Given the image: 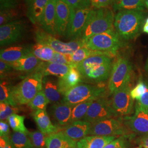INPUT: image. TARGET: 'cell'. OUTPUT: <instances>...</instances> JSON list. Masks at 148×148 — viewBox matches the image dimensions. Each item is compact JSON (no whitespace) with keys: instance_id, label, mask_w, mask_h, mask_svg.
I'll use <instances>...</instances> for the list:
<instances>
[{"instance_id":"obj_1","label":"cell","mask_w":148,"mask_h":148,"mask_svg":"<svg viewBox=\"0 0 148 148\" xmlns=\"http://www.w3.org/2000/svg\"><path fill=\"white\" fill-rule=\"evenodd\" d=\"M112 66V57L99 54L86 59L76 68L81 75L82 81L99 83L110 77Z\"/></svg>"},{"instance_id":"obj_2","label":"cell","mask_w":148,"mask_h":148,"mask_svg":"<svg viewBox=\"0 0 148 148\" xmlns=\"http://www.w3.org/2000/svg\"><path fill=\"white\" fill-rule=\"evenodd\" d=\"M143 11L123 10L115 16L114 27L117 34L123 40H130L139 34L143 25Z\"/></svg>"},{"instance_id":"obj_3","label":"cell","mask_w":148,"mask_h":148,"mask_svg":"<svg viewBox=\"0 0 148 148\" xmlns=\"http://www.w3.org/2000/svg\"><path fill=\"white\" fill-rule=\"evenodd\" d=\"M43 78L40 72L34 71L18 85L12 87V95L16 105L27 104L42 90Z\"/></svg>"},{"instance_id":"obj_4","label":"cell","mask_w":148,"mask_h":148,"mask_svg":"<svg viewBox=\"0 0 148 148\" xmlns=\"http://www.w3.org/2000/svg\"><path fill=\"white\" fill-rule=\"evenodd\" d=\"M84 47L93 51L109 53L114 56L121 47L120 37L114 27L108 31L83 40Z\"/></svg>"},{"instance_id":"obj_5","label":"cell","mask_w":148,"mask_h":148,"mask_svg":"<svg viewBox=\"0 0 148 148\" xmlns=\"http://www.w3.org/2000/svg\"><path fill=\"white\" fill-rule=\"evenodd\" d=\"M115 15L109 8L94 10L81 39L86 40L114 27Z\"/></svg>"},{"instance_id":"obj_6","label":"cell","mask_w":148,"mask_h":148,"mask_svg":"<svg viewBox=\"0 0 148 148\" xmlns=\"http://www.w3.org/2000/svg\"><path fill=\"white\" fill-rule=\"evenodd\" d=\"M106 94L103 87L79 83L64 95L61 101L74 106L84 101H95Z\"/></svg>"},{"instance_id":"obj_7","label":"cell","mask_w":148,"mask_h":148,"mask_svg":"<svg viewBox=\"0 0 148 148\" xmlns=\"http://www.w3.org/2000/svg\"><path fill=\"white\" fill-rule=\"evenodd\" d=\"M35 36L37 43L47 45L58 53L71 54L80 48L84 47V41L82 39L71 40L67 42H63L42 29L36 30Z\"/></svg>"},{"instance_id":"obj_8","label":"cell","mask_w":148,"mask_h":148,"mask_svg":"<svg viewBox=\"0 0 148 148\" xmlns=\"http://www.w3.org/2000/svg\"><path fill=\"white\" fill-rule=\"evenodd\" d=\"M132 65L127 58L122 57L117 58L112 64L108 83V89L113 94L127 82L131 81Z\"/></svg>"},{"instance_id":"obj_9","label":"cell","mask_w":148,"mask_h":148,"mask_svg":"<svg viewBox=\"0 0 148 148\" xmlns=\"http://www.w3.org/2000/svg\"><path fill=\"white\" fill-rule=\"evenodd\" d=\"M121 118H111L92 123L88 135L100 136H122L131 133Z\"/></svg>"},{"instance_id":"obj_10","label":"cell","mask_w":148,"mask_h":148,"mask_svg":"<svg viewBox=\"0 0 148 148\" xmlns=\"http://www.w3.org/2000/svg\"><path fill=\"white\" fill-rule=\"evenodd\" d=\"M118 116L119 114L113 108L111 102L102 97L92 102L83 120L94 123Z\"/></svg>"},{"instance_id":"obj_11","label":"cell","mask_w":148,"mask_h":148,"mask_svg":"<svg viewBox=\"0 0 148 148\" xmlns=\"http://www.w3.org/2000/svg\"><path fill=\"white\" fill-rule=\"evenodd\" d=\"M130 81L112 95L111 104L115 111L121 115L131 114L134 110V99L131 95Z\"/></svg>"},{"instance_id":"obj_12","label":"cell","mask_w":148,"mask_h":148,"mask_svg":"<svg viewBox=\"0 0 148 148\" xmlns=\"http://www.w3.org/2000/svg\"><path fill=\"white\" fill-rule=\"evenodd\" d=\"M134 114L123 118L127 128L132 132L140 134H148V109L140 105L137 101L134 106Z\"/></svg>"},{"instance_id":"obj_13","label":"cell","mask_w":148,"mask_h":148,"mask_svg":"<svg viewBox=\"0 0 148 148\" xmlns=\"http://www.w3.org/2000/svg\"><path fill=\"white\" fill-rule=\"evenodd\" d=\"M26 27L19 20L11 21L0 27V45L5 46L19 41L23 37Z\"/></svg>"},{"instance_id":"obj_14","label":"cell","mask_w":148,"mask_h":148,"mask_svg":"<svg viewBox=\"0 0 148 148\" xmlns=\"http://www.w3.org/2000/svg\"><path fill=\"white\" fill-rule=\"evenodd\" d=\"M75 10L65 0H56V23L58 35L66 36L74 16Z\"/></svg>"},{"instance_id":"obj_15","label":"cell","mask_w":148,"mask_h":148,"mask_svg":"<svg viewBox=\"0 0 148 148\" xmlns=\"http://www.w3.org/2000/svg\"><path fill=\"white\" fill-rule=\"evenodd\" d=\"M93 10L91 8L75 9L66 37L73 40L81 39Z\"/></svg>"},{"instance_id":"obj_16","label":"cell","mask_w":148,"mask_h":148,"mask_svg":"<svg viewBox=\"0 0 148 148\" xmlns=\"http://www.w3.org/2000/svg\"><path fill=\"white\" fill-rule=\"evenodd\" d=\"M40 25L42 29L53 36L58 35L56 23V0H49L43 12Z\"/></svg>"},{"instance_id":"obj_17","label":"cell","mask_w":148,"mask_h":148,"mask_svg":"<svg viewBox=\"0 0 148 148\" xmlns=\"http://www.w3.org/2000/svg\"><path fill=\"white\" fill-rule=\"evenodd\" d=\"M73 108V106L60 101L53 104L49 111L57 124L60 126H65L70 123Z\"/></svg>"},{"instance_id":"obj_18","label":"cell","mask_w":148,"mask_h":148,"mask_svg":"<svg viewBox=\"0 0 148 148\" xmlns=\"http://www.w3.org/2000/svg\"><path fill=\"white\" fill-rule=\"evenodd\" d=\"M91 125L92 123L85 120L77 121L64 126L62 132L75 140H79L88 135Z\"/></svg>"},{"instance_id":"obj_19","label":"cell","mask_w":148,"mask_h":148,"mask_svg":"<svg viewBox=\"0 0 148 148\" xmlns=\"http://www.w3.org/2000/svg\"><path fill=\"white\" fill-rule=\"evenodd\" d=\"M73 66V65L42 61L35 71L40 72L43 77L52 75L61 78L68 74Z\"/></svg>"},{"instance_id":"obj_20","label":"cell","mask_w":148,"mask_h":148,"mask_svg":"<svg viewBox=\"0 0 148 148\" xmlns=\"http://www.w3.org/2000/svg\"><path fill=\"white\" fill-rule=\"evenodd\" d=\"M49 0H25L27 15L34 24H40L43 12Z\"/></svg>"},{"instance_id":"obj_21","label":"cell","mask_w":148,"mask_h":148,"mask_svg":"<svg viewBox=\"0 0 148 148\" xmlns=\"http://www.w3.org/2000/svg\"><path fill=\"white\" fill-rule=\"evenodd\" d=\"M82 81V76L76 67L73 66L65 76L59 78L57 84L63 96L69 90Z\"/></svg>"},{"instance_id":"obj_22","label":"cell","mask_w":148,"mask_h":148,"mask_svg":"<svg viewBox=\"0 0 148 148\" xmlns=\"http://www.w3.org/2000/svg\"><path fill=\"white\" fill-rule=\"evenodd\" d=\"M77 148L76 140L68 137L62 131L48 134L46 148Z\"/></svg>"},{"instance_id":"obj_23","label":"cell","mask_w":148,"mask_h":148,"mask_svg":"<svg viewBox=\"0 0 148 148\" xmlns=\"http://www.w3.org/2000/svg\"><path fill=\"white\" fill-rule=\"evenodd\" d=\"M33 118L39 131L43 133L48 135L58 132V127L52 123L46 110L35 111L33 114Z\"/></svg>"},{"instance_id":"obj_24","label":"cell","mask_w":148,"mask_h":148,"mask_svg":"<svg viewBox=\"0 0 148 148\" xmlns=\"http://www.w3.org/2000/svg\"><path fill=\"white\" fill-rule=\"evenodd\" d=\"M30 53H31L30 47L21 46H11L1 49L0 59L5 62L12 63Z\"/></svg>"},{"instance_id":"obj_25","label":"cell","mask_w":148,"mask_h":148,"mask_svg":"<svg viewBox=\"0 0 148 148\" xmlns=\"http://www.w3.org/2000/svg\"><path fill=\"white\" fill-rule=\"evenodd\" d=\"M115 136H87L77 142V148H104L107 144L114 140Z\"/></svg>"},{"instance_id":"obj_26","label":"cell","mask_w":148,"mask_h":148,"mask_svg":"<svg viewBox=\"0 0 148 148\" xmlns=\"http://www.w3.org/2000/svg\"><path fill=\"white\" fill-rule=\"evenodd\" d=\"M41 62L33 54L30 53L18 61L10 64L12 68L16 71L34 72Z\"/></svg>"},{"instance_id":"obj_27","label":"cell","mask_w":148,"mask_h":148,"mask_svg":"<svg viewBox=\"0 0 148 148\" xmlns=\"http://www.w3.org/2000/svg\"><path fill=\"white\" fill-rule=\"evenodd\" d=\"M42 90L49 103L52 104L59 102L63 96L59 90L57 81L56 82L48 76L43 78Z\"/></svg>"},{"instance_id":"obj_28","label":"cell","mask_w":148,"mask_h":148,"mask_svg":"<svg viewBox=\"0 0 148 148\" xmlns=\"http://www.w3.org/2000/svg\"><path fill=\"white\" fill-rule=\"evenodd\" d=\"M145 0H116L113 5V9L115 11H143L145 8Z\"/></svg>"},{"instance_id":"obj_29","label":"cell","mask_w":148,"mask_h":148,"mask_svg":"<svg viewBox=\"0 0 148 148\" xmlns=\"http://www.w3.org/2000/svg\"><path fill=\"white\" fill-rule=\"evenodd\" d=\"M99 54H106V55L110 56L112 57H113V56H112L109 53L93 51L87 48L83 47L80 48L76 51H75L74 53L70 54V59L72 65L76 67V66L77 64L83 62L86 59L93 56L99 55Z\"/></svg>"},{"instance_id":"obj_30","label":"cell","mask_w":148,"mask_h":148,"mask_svg":"<svg viewBox=\"0 0 148 148\" xmlns=\"http://www.w3.org/2000/svg\"><path fill=\"white\" fill-rule=\"evenodd\" d=\"M30 49L31 53L42 62H49L56 52L52 48L39 43L32 45Z\"/></svg>"},{"instance_id":"obj_31","label":"cell","mask_w":148,"mask_h":148,"mask_svg":"<svg viewBox=\"0 0 148 148\" xmlns=\"http://www.w3.org/2000/svg\"><path fill=\"white\" fill-rule=\"evenodd\" d=\"M13 148H32L34 147L27 133L14 132L10 137Z\"/></svg>"},{"instance_id":"obj_32","label":"cell","mask_w":148,"mask_h":148,"mask_svg":"<svg viewBox=\"0 0 148 148\" xmlns=\"http://www.w3.org/2000/svg\"><path fill=\"white\" fill-rule=\"evenodd\" d=\"M93 101H84L74 106L72 109L70 123L83 119Z\"/></svg>"},{"instance_id":"obj_33","label":"cell","mask_w":148,"mask_h":148,"mask_svg":"<svg viewBox=\"0 0 148 148\" xmlns=\"http://www.w3.org/2000/svg\"><path fill=\"white\" fill-rule=\"evenodd\" d=\"M0 101L11 106L16 105L12 95V87L7 81L1 80Z\"/></svg>"},{"instance_id":"obj_34","label":"cell","mask_w":148,"mask_h":148,"mask_svg":"<svg viewBox=\"0 0 148 148\" xmlns=\"http://www.w3.org/2000/svg\"><path fill=\"white\" fill-rule=\"evenodd\" d=\"M49 103V101L42 90L27 104V106L35 111L38 110H46V107Z\"/></svg>"},{"instance_id":"obj_35","label":"cell","mask_w":148,"mask_h":148,"mask_svg":"<svg viewBox=\"0 0 148 148\" xmlns=\"http://www.w3.org/2000/svg\"><path fill=\"white\" fill-rule=\"evenodd\" d=\"M25 119V117L24 116L15 114L9 117L7 120L10 127L14 132H20L27 134L29 131L24 125Z\"/></svg>"},{"instance_id":"obj_36","label":"cell","mask_w":148,"mask_h":148,"mask_svg":"<svg viewBox=\"0 0 148 148\" xmlns=\"http://www.w3.org/2000/svg\"><path fill=\"white\" fill-rule=\"evenodd\" d=\"M27 134L30 138L34 147L46 148L47 134L43 133L40 131L29 132Z\"/></svg>"},{"instance_id":"obj_37","label":"cell","mask_w":148,"mask_h":148,"mask_svg":"<svg viewBox=\"0 0 148 148\" xmlns=\"http://www.w3.org/2000/svg\"><path fill=\"white\" fill-rule=\"evenodd\" d=\"M134 137L135 134L132 133L120 136L107 144L104 148H128L131 140Z\"/></svg>"},{"instance_id":"obj_38","label":"cell","mask_w":148,"mask_h":148,"mask_svg":"<svg viewBox=\"0 0 148 148\" xmlns=\"http://www.w3.org/2000/svg\"><path fill=\"white\" fill-rule=\"evenodd\" d=\"M18 13L16 8L1 9L0 11V25L2 26L16 21Z\"/></svg>"},{"instance_id":"obj_39","label":"cell","mask_w":148,"mask_h":148,"mask_svg":"<svg viewBox=\"0 0 148 148\" xmlns=\"http://www.w3.org/2000/svg\"><path fill=\"white\" fill-rule=\"evenodd\" d=\"M19 109L17 106H11L5 103H0V119L1 121L8 120L11 115L18 113Z\"/></svg>"},{"instance_id":"obj_40","label":"cell","mask_w":148,"mask_h":148,"mask_svg":"<svg viewBox=\"0 0 148 148\" xmlns=\"http://www.w3.org/2000/svg\"><path fill=\"white\" fill-rule=\"evenodd\" d=\"M148 86L143 82H139L131 90V95L133 99L137 100L146 92Z\"/></svg>"},{"instance_id":"obj_41","label":"cell","mask_w":148,"mask_h":148,"mask_svg":"<svg viewBox=\"0 0 148 148\" xmlns=\"http://www.w3.org/2000/svg\"><path fill=\"white\" fill-rule=\"evenodd\" d=\"M70 54H65L63 53L55 52L52 59L48 62L72 65L70 59Z\"/></svg>"},{"instance_id":"obj_42","label":"cell","mask_w":148,"mask_h":148,"mask_svg":"<svg viewBox=\"0 0 148 148\" xmlns=\"http://www.w3.org/2000/svg\"><path fill=\"white\" fill-rule=\"evenodd\" d=\"M91 6L96 10L108 8L114 5L116 0H90Z\"/></svg>"},{"instance_id":"obj_43","label":"cell","mask_w":148,"mask_h":148,"mask_svg":"<svg viewBox=\"0 0 148 148\" xmlns=\"http://www.w3.org/2000/svg\"><path fill=\"white\" fill-rule=\"evenodd\" d=\"M75 9H84L90 8V0H65Z\"/></svg>"},{"instance_id":"obj_44","label":"cell","mask_w":148,"mask_h":148,"mask_svg":"<svg viewBox=\"0 0 148 148\" xmlns=\"http://www.w3.org/2000/svg\"><path fill=\"white\" fill-rule=\"evenodd\" d=\"M13 68L11 66V64L5 62L3 60H0V76L1 79L4 78L7 74L10 73Z\"/></svg>"},{"instance_id":"obj_45","label":"cell","mask_w":148,"mask_h":148,"mask_svg":"<svg viewBox=\"0 0 148 148\" xmlns=\"http://www.w3.org/2000/svg\"><path fill=\"white\" fill-rule=\"evenodd\" d=\"M19 0H0V10L5 8H16Z\"/></svg>"},{"instance_id":"obj_46","label":"cell","mask_w":148,"mask_h":148,"mask_svg":"<svg viewBox=\"0 0 148 148\" xmlns=\"http://www.w3.org/2000/svg\"><path fill=\"white\" fill-rule=\"evenodd\" d=\"M135 142L142 148H148V134L141 135L135 140Z\"/></svg>"},{"instance_id":"obj_47","label":"cell","mask_w":148,"mask_h":148,"mask_svg":"<svg viewBox=\"0 0 148 148\" xmlns=\"http://www.w3.org/2000/svg\"><path fill=\"white\" fill-rule=\"evenodd\" d=\"M9 125L6 122L1 121L0 122V136H8L10 131Z\"/></svg>"},{"instance_id":"obj_48","label":"cell","mask_w":148,"mask_h":148,"mask_svg":"<svg viewBox=\"0 0 148 148\" xmlns=\"http://www.w3.org/2000/svg\"><path fill=\"white\" fill-rule=\"evenodd\" d=\"M0 148H13L8 136H2L0 137Z\"/></svg>"},{"instance_id":"obj_49","label":"cell","mask_w":148,"mask_h":148,"mask_svg":"<svg viewBox=\"0 0 148 148\" xmlns=\"http://www.w3.org/2000/svg\"><path fill=\"white\" fill-rule=\"evenodd\" d=\"M137 101L140 105L148 109V87L146 92Z\"/></svg>"},{"instance_id":"obj_50","label":"cell","mask_w":148,"mask_h":148,"mask_svg":"<svg viewBox=\"0 0 148 148\" xmlns=\"http://www.w3.org/2000/svg\"><path fill=\"white\" fill-rule=\"evenodd\" d=\"M143 31L144 32L148 34V24L145 23L143 27Z\"/></svg>"},{"instance_id":"obj_51","label":"cell","mask_w":148,"mask_h":148,"mask_svg":"<svg viewBox=\"0 0 148 148\" xmlns=\"http://www.w3.org/2000/svg\"><path fill=\"white\" fill-rule=\"evenodd\" d=\"M145 70L147 71V72L148 73V58L146 63V65H145Z\"/></svg>"},{"instance_id":"obj_52","label":"cell","mask_w":148,"mask_h":148,"mask_svg":"<svg viewBox=\"0 0 148 148\" xmlns=\"http://www.w3.org/2000/svg\"><path fill=\"white\" fill-rule=\"evenodd\" d=\"M145 8L148 10V0H145Z\"/></svg>"},{"instance_id":"obj_53","label":"cell","mask_w":148,"mask_h":148,"mask_svg":"<svg viewBox=\"0 0 148 148\" xmlns=\"http://www.w3.org/2000/svg\"><path fill=\"white\" fill-rule=\"evenodd\" d=\"M145 23H146V24H148V18L146 19V21H145Z\"/></svg>"},{"instance_id":"obj_54","label":"cell","mask_w":148,"mask_h":148,"mask_svg":"<svg viewBox=\"0 0 148 148\" xmlns=\"http://www.w3.org/2000/svg\"><path fill=\"white\" fill-rule=\"evenodd\" d=\"M142 148V147H137V148Z\"/></svg>"},{"instance_id":"obj_55","label":"cell","mask_w":148,"mask_h":148,"mask_svg":"<svg viewBox=\"0 0 148 148\" xmlns=\"http://www.w3.org/2000/svg\"><path fill=\"white\" fill-rule=\"evenodd\" d=\"M32 148H35V147H33Z\"/></svg>"},{"instance_id":"obj_56","label":"cell","mask_w":148,"mask_h":148,"mask_svg":"<svg viewBox=\"0 0 148 148\" xmlns=\"http://www.w3.org/2000/svg\"></svg>"}]
</instances>
